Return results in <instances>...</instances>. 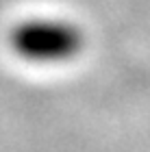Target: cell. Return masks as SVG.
Masks as SVG:
<instances>
[{
    "label": "cell",
    "instance_id": "cell-1",
    "mask_svg": "<svg viewBox=\"0 0 150 152\" xmlns=\"http://www.w3.org/2000/svg\"><path fill=\"white\" fill-rule=\"evenodd\" d=\"M9 44L22 61L35 65H63L85 50V33L67 18L35 15L13 26Z\"/></svg>",
    "mask_w": 150,
    "mask_h": 152
}]
</instances>
